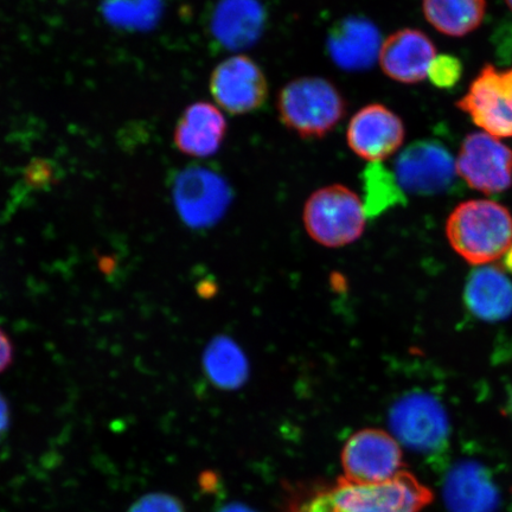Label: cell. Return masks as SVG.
Here are the masks:
<instances>
[{
	"mask_svg": "<svg viewBox=\"0 0 512 512\" xmlns=\"http://www.w3.org/2000/svg\"><path fill=\"white\" fill-rule=\"evenodd\" d=\"M432 501L431 489L403 470L381 484L339 478L332 488L319 492L296 512H421Z\"/></svg>",
	"mask_w": 512,
	"mask_h": 512,
	"instance_id": "1",
	"label": "cell"
},
{
	"mask_svg": "<svg viewBox=\"0 0 512 512\" xmlns=\"http://www.w3.org/2000/svg\"><path fill=\"white\" fill-rule=\"evenodd\" d=\"M448 242L471 265H489L512 247V215L494 201L460 203L446 223Z\"/></svg>",
	"mask_w": 512,
	"mask_h": 512,
	"instance_id": "2",
	"label": "cell"
},
{
	"mask_svg": "<svg viewBox=\"0 0 512 512\" xmlns=\"http://www.w3.org/2000/svg\"><path fill=\"white\" fill-rule=\"evenodd\" d=\"M277 108L288 130L304 139H315L335 130L347 113V102L334 83L305 76L281 89Z\"/></svg>",
	"mask_w": 512,
	"mask_h": 512,
	"instance_id": "3",
	"label": "cell"
},
{
	"mask_svg": "<svg viewBox=\"0 0 512 512\" xmlns=\"http://www.w3.org/2000/svg\"><path fill=\"white\" fill-rule=\"evenodd\" d=\"M367 219L361 197L342 184L313 192L303 211L307 234L320 246L328 248L349 246L360 239Z\"/></svg>",
	"mask_w": 512,
	"mask_h": 512,
	"instance_id": "4",
	"label": "cell"
},
{
	"mask_svg": "<svg viewBox=\"0 0 512 512\" xmlns=\"http://www.w3.org/2000/svg\"><path fill=\"white\" fill-rule=\"evenodd\" d=\"M389 426L400 445L422 456L440 454L450 439L445 408L427 393H409L396 401L390 408Z\"/></svg>",
	"mask_w": 512,
	"mask_h": 512,
	"instance_id": "5",
	"label": "cell"
},
{
	"mask_svg": "<svg viewBox=\"0 0 512 512\" xmlns=\"http://www.w3.org/2000/svg\"><path fill=\"white\" fill-rule=\"evenodd\" d=\"M172 197L183 222L195 229L213 227L226 215L233 200L226 179L203 166H189L179 172Z\"/></svg>",
	"mask_w": 512,
	"mask_h": 512,
	"instance_id": "6",
	"label": "cell"
},
{
	"mask_svg": "<svg viewBox=\"0 0 512 512\" xmlns=\"http://www.w3.org/2000/svg\"><path fill=\"white\" fill-rule=\"evenodd\" d=\"M402 466L399 441L379 428H364L352 434L343 447V478L352 483H386L403 471Z\"/></svg>",
	"mask_w": 512,
	"mask_h": 512,
	"instance_id": "7",
	"label": "cell"
},
{
	"mask_svg": "<svg viewBox=\"0 0 512 512\" xmlns=\"http://www.w3.org/2000/svg\"><path fill=\"white\" fill-rule=\"evenodd\" d=\"M457 107L483 132L496 138L512 137V69L499 72L485 66Z\"/></svg>",
	"mask_w": 512,
	"mask_h": 512,
	"instance_id": "8",
	"label": "cell"
},
{
	"mask_svg": "<svg viewBox=\"0 0 512 512\" xmlns=\"http://www.w3.org/2000/svg\"><path fill=\"white\" fill-rule=\"evenodd\" d=\"M456 169L472 189L499 194L512 185V150L489 133H471L460 147Z\"/></svg>",
	"mask_w": 512,
	"mask_h": 512,
	"instance_id": "9",
	"label": "cell"
},
{
	"mask_svg": "<svg viewBox=\"0 0 512 512\" xmlns=\"http://www.w3.org/2000/svg\"><path fill=\"white\" fill-rule=\"evenodd\" d=\"M210 93L221 110L232 115H243L264 106L270 89L258 63L251 57L235 55L214 69L210 78Z\"/></svg>",
	"mask_w": 512,
	"mask_h": 512,
	"instance_id": "10",
	"label": "cell"
},
{
	"mask_svg": "<svg viewBox=\"0 0 512 512\" xmlns=\"http://www.w3.org/2000/svg\"><path fill=\"white\" fill-rule=\"evenodd\" d=\"M456 162L445 146L422 140L406 147L394 164V176L402 191L412 195H437L451 187Z\"/></svg>",
	"mask_w": 512,
	"mask_h": 512,
	"instance_id": "11",
	"label": "cell"
},
{
	"mask_svg": "<svg viewBox=\"0 0 512 512\" xmlns=\"http://www.w3.org/2000/svg\"><path fill=\"white\" fill-rule=\"evenodd\" d=\"M405 137V125L399 115L382 104L361 108L347 130L350 150L369 163H380L394 156Z\"/></svg>",
	"mask_w": 512,
	"mask_h": 512,
	"instance_id": "12",
	"label": "cell"
},
{
	"mask_svg": "<svg viewBox=\"0 0 512 512\" xmlns=\"http://www.w3.org/2000/svg\"><path fill=\"white\" fill-rule=\"evenodd\" d=\"M443 497L448 512H497L501 491L491 471L477 460H460L444 480Z\"/></svg>",
	"mask_w": 512,
	"mask_h": 512,
	"instance_id": "13",
	"label": "cell"
},
{
	"mask_svg": "<svg viewBox=\"0 0 512 512\" xmlns=\"http://www.w3.org/2000/svg\"><path fill=\"white\" fill-rule=\"evenodd\" d=\"M435 57L437 50L431 38L421 30L407 28L395 31L383 41L379 62L388 78L414 85L427 78Z\"/></svg>",
	"mask_w": 512,
	"mask_h": 512,
	"instance_id": "14",
	"label": "cell"
},
{
	"mask_svg": "<svg viewBox=\"0 0 512 512\" xmlns=\"http://www.w3.org/2000/svg\"><path fill=\"white\" fill-rule=\"evenodd\" d=\"M382 43L381 32L373 22L352 16L331 28L328 50L337 67L347 72H363L379 60Z\"/></svg>",
	"mask_w": 512,
	"mask_h": 512,
	"instance_id": "15",
	"label": "cell"
},
{
	"mask_svg": "<svg viewBox=\"0 0 512 512\" xmlns=\"http://www.w3.org/2000/svg\"><path fill=\"white\" fill-rule=\"evenodd\" d=\"M266 19L259 0H220L211 15L210 32L224 49L242 51L259 40Z\"/></svg>",
	"mask_w": 512,
	"mask_h": 512,
	"instance_id": "16",
	"label": "cell"
},
{
	"mask_svg": "<svg viewBox=\"0 0 512 512\" xmlns=\"http://www.w3.org/2000/svg\"><path fill=\"white\" fill-rule=\"evenodd\" d=\"M228 124L219 107L196 102L187 107L175 130V144L184 155L208 158L219 152L226 139Z\"/></svg>",
	"mask_w": 512,
	"mask_h": 512,
	"instance_id": "17",
	"label": "cell"
},
{
	"mask_svg": "<svg viewBox=\"0 0 512 512\" xmlns=\"http://www.w3.org/2000/svg\"><path fill=\"white\" fill-rule=\"evenodd\" d=\"M465 302L478 318L499 322L512 312V283L496 267L478 268L467 280Z\"/></svg>",
	"mask_w": 512,
	"mask_h": 512,
	"instance_id": "18",
	"label": "cell"
},
{
	"mask_svg": "<svg viewBox=\"0 0 512 512\" xmlns=\"http://www.w3.org/2000/svg\"><path fill=\"white\" fill-rule=\"evenodd\" d=\"M203 367L208 379L220 389H239L248 380L247 356L238 343L226 336L216 337L208 344Z\"/></svg>",
	"mask_w": 512,
	"mask_h": 512,
	"instance_id": "19",
	"label": "cell"
},
{
	"mask_svg": "<svg viewBox=\"0 0 512 512\" xmlns=\"http://www.w3.org/2000/svg\"><path fill=\"white\" fill-rule=\"evenodd\" d=\"M422 10L428 23L441 34L463 37L482 24L486 0H424Z\"/></svg>",
	"mask_w": 512,
	"mask_h": 512,
	"instance_id": "20",
	"label": "cell"
},
{
	"mask_svg": "<svg viewBox=\"0 0 512 512\" xmlns=\"http://www.w3.org/2000/svg\"><path fill=\"white\" fill-rule=\"evenodd\" d=\"M162 0H104L102 14L113 27L128 31L149 30L162 15Z\"/></svg>",
	"mask_w": 512,
	"mask_h": 512,
	"instance_id": "21",
	"label": "cell"
},
{
	"mask_svg": "<svg viewBox=\"0 0 512 512\" xmlns=\"http://www.w3.org/2000/svg\"><path fill=\"white\" fill-rule=\"evenodd\" d=\"M366 191L367 200L364 207L368 217L381 214L403 198L394 174H389L379 163H371L367 169Z\"/></svg>",
	"mask_w": 512,
	"mask_h": 512,
	"instance_id": "22",
	"label": "cell"
},
{
	"mask_svg": "<svg viewBox=\"0 0 512 512\" xmlns=\"http://www.w3.org/2000/svg\"><path fill=\"white\" fill-rule=\"evenodd\" d=\"M463 66L457 57L437 55L428 69L427 78L438 88H452L462 78Z\"/></svg>",
	"mask_w": 512,
	"mask_h": 512,
	"instance_id": "23",
	"label": "cell"
},
{
	"mask_svg": "<svg viewBox=\"0 0 512 512\" xmlns=\"http://www.w3.org/2000/svg\"><path fill=\"white\" fill-rule=\"evenodd\" d=\"M130 512H184V510L175 497L153 494L139 499Z\"/></svg>",
	"mask_w": 512,
	"mask_h": 512,
	"instance_id": "24",
	"label": "cell"
},
{
	"mask_svg": "<svg viewBox=\"0 0 512 512\" xmlns=\"http://www.w3.org/2000/svg\"><path fill=\"white\" fill-rule=\"evenodd\" d=\"M14 358V348L8 336L0 329V374L9 368Z\"/></svg>",
	"mask_w": 512,
	"mask_h": 512,
	"instance_id": "25",
	"label": "cell"
},
{
	"mask_svg": "<svg viewBox=\"0 0 512 512\" xmlns=\"http://www.w3.org/2000/svg\"><path fill=\"white\" fill-rule=\"evenodd\" d=\"M9 421V409L8 405H6L5 400L3 399V396L0 395V434H2L8 426Z\"/></svg>",
	"mask_w": 512,
	"mask_h": 512,
	"instance_id": "26",
	"label": "cell"
},
{
	"mask_svg": "<svg viewBox=\"0 0 512 512\" xmlns=\"http://www.w3.org/2000/svg\"><path fill=\"white\" fill-rule=\"evenodd\" d=\"M220 512H255L251 508L246 507V505L240 503H233L224 507Z\"/></svg>",
	"mask_w": 512,
	"mask_h": 512,
	"instance_id": "27",
	"label": "cell"
},
{
	"mask_svg": "<svg viewBox=\"0 0 512 512\" xmlns=\"http://www.w3.org/2000/svg\"><path fill=\"white\" fill-rule=\"evenodd\" d=\"M505 260L504 264L507 266L508 270L512 273V247L510 248V251L504 255Z\"/></svg>",
	"mask_w": 512,
	"mask_h": 512,
	"instance_id": "28",
	"label": "cell"
},
{
	"mask_svg": "<svg viewBox=\"0 0 512 512\" xmlns=\"http://www.w3.org/2000/svg\"><path fill=\"white\" fill-rule=\"evenodd\" d=\"M505 3L508 4L510 10L512 11V0H505Z\"/></svg>",
	"mask_w": 512,
	"mask_h": 512,
	"instance_id": "29",
	"label": "cell"
},
{
	"mask_svg": "<svg viewBox=\"0 0 512 512\" xmlns=\"http://www.w3.org/2000/svg\"><path fill=\"white\" fill-rule=\"evenodd\" d=\"M511 412H512V398H511Z\"/></svg>",
	"mask_w": 512,
	"mask_h": 512,
	"instance_id": "30",
	"label": "cell"
}]
</instances>
